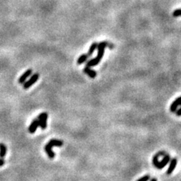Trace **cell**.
<instances>
[{
	"mask_svg": "<svg viewBox=\"0 0 181 181\" xmlns=\"http://www.w3.org/2000/svg\"><path fill=\"white\" fill-rule=\"evenodd\" d=\"M162 152H159L158 153V154H156L154 157H153V159H152V162L153 164H154L155 167L156 168H157L158 169H162L163 168H165V167L168 165V163H169L170 160H171V157L170 156L168 155H166L164 156L163 159L162 160L161 162H158V156L161 154Z\"/></svg>",
	"mask_w": 181,
	"mask_h": 181,
	"instance_id": "1",
	"label": "cell"
},
{
	"mask_svg": "<svg viewBox=\"0 0 181 181\" xmlns=\"http://www.w3.org/2000/svg\"><path fill=\"white\" fill-rule=\"evenodd\" d=\"M39 78V74L37 73L31 75L30 79H29V80H27V81H25L24 84H22L23 88L24 89H28L34 84V83H36L38 81Z\"/></svg>",
	"mask_w": 181,
	"mask_h": 181,
	"instance_id": "2",
	"label": "cell"
},
{
	"mask_svg": "<svg viewBox=\"0 0 181 181\" xmlns=\"http://www.w3.org/2000/svg\"><path fill=\"white\" fill-rule=\"evenodd\" d=\"M48 115L47 113L44 112L39 114L38 117V120L39 123V127L41 130H45L47 128V120H48Z\"/></svg>",
	"mask_w": 181,
	"mask_h": 181,
	"instance_id": "3",
	"label": "cell"
},
{
	"mask_svg": "<svg viewBox=\"0 0 181 181\" xmlns=\"http://www.w3.org/2000/svg\"><path fill=\"white\" fill-rule=\"evenodd\" d=\"M107 45V43L106 41H101L98 45H97V58L101 60L104 55V52H105V48Z\"/></svg>",
	"mask_w": 181,
	"mask_h": 181,
	"instance_id": "4",
	"label": "cell"
},
{
	"mask_svg": "<svg viewBox=\"0 0 181 181\" xmlns=\"http://www.w3.org/2000/svg\"><path fill=\"white\" fill-rule=\"evenodd\" d=\"M32 73H33V70L31 69H27V70L26 72H24L22 74V75L19 78L18 82L20 83V84H24V82L26 80V79H28L29 77H30V75H32Z\"/></svg>",
	"mask_w": 181,
	"mask_h": 181,
	"instance_id": "5",
	"label": "cell"
},
{
	"mask_svg": "<svg viewBox=\"0 0 181 181\" xmlns=\"http://www.w3.org/2000/svg\"><path fill=\"white\" fill-rule=\"evenodd\" d=\"M39 127V120L38 119H34L32 122V123L30 124V125L29 126V132L30 134H34L35 132L36 131V130L38 129V128Z\"/></svg>",
	"mask_w": 181,
	"mask_h": 181,
	"instance_id": "6",
	"label": "cell"
},
{
	"mask_svg": "<svg viewBox=\"0 0 181 181\" xmlns=\"http://www.w3.org/2000/svg\"><path fill=\"white\" fill-rule=\"evenodd\" d=\"M178 106H181V97H179L177 99H176L174 101L171 103V107H170L171 112V113H175Z\"/></svg>",
	"mask_w": 181,
	"mask_h": 181,
	"instance_id": "7",
	"label": "cell"
},
{
	"mask_svg": "<svg viewBox=\"0 0 181 181\" xmlns=\"http://www.w3.org/2000/svg\"><path fill=\"white\" fill-rule=\"evenodd\" d=\"M83 72L91 79H94L97 76V72L95 70H94V69H90V67L87 66L84 68V69H83Z\"/></svg>",
	"mask_w": 181,
	"mask_h": 181,
	"instance_id": "8",
	"label": "cell"
},
{
	"mask_svg": "<svg viewBox=\"0 0 181 181\" xmlns=\"http://www.w3.org/2000/svg\"><path fill=\"white\" fill-rule=\"evenodd\" d=\"M48 144L51 147H61L62 146L64 145V142L60 140H57V139H52V140H51L48 143Z\"/></svg>",
	"mask_w": 181,
	"mask_h": 181,
	"instance_id": "9",
	"label": "cell"
},
{
	"mask_svg": "<svg viewBox=\"0 0 181 181\" xmlns=\"http://www.w3.org/2000/svg\"><path fill=\"white\" fill-rule=\"evenodd\" d=\"M177 158H173V159L171 160V162H170V165H169V168H168V171H167V174H171V173L173 171V170L175 169L176 166H177Z\"/></svg>",
	"mask_w": 181,
	"mask_h": 181,
	"instance_id": "10",
	"label": "cell"
},
{
	"mask_svg": "<svg viewBox=\"0 0 181 181\" xmlns=\"http://www.w3.org/2000/svg\"><path fill=\"white\" fill-rule=\"evenodd\" d=\"M45 152H46V154L48 155V156L49 157V158L53 159L55 157V153L52 151V147H51L48 143L45 145Z\"/></svg>",
	"mask_w": 181,
	"mask_h": 181,
	"instance_id": "11",
	"label": "cell"
},
{
	"mask_svg": "<svg viewBox=\"0 0 181 181\" xmlns=\"http://www.w3.org/2000/svg\"><path fill=\"white\" fill-rule=\"evenodd\" d=\"M101 60H100L99 58H97V57L93 58V59H90V60H88L87 63H86V66H89V67H91V66H97V64H99V63L100 62Z\"/></svg>",
	"mask_w": 181,
	"mask_h": 181,
	"instance_id": "12",
	"label": "cell"
},
{
	"mask_svg": "<svg viewBox=\"0 0 181 181\" xmlns=\"http://www.w3.org/2000/svg\"><path fill=\"white\" fill-rule=\"evenodd\" d=\"M88 58H89V56L88 55V54H82L77 60V64L80 65V64H84L85 62H86L88 60Z\"/></svg>",
	"mask_w": 181,
	"mask_h": 181,
	"instance_id": "13",
	"label": "cell"
},
{
	"mask_svg": "<svg viewBox=\"0 0 181 181\" xmlns=\"http://www.w3.org/2000/svg\"><path fill=\"white\" fill-rule=\"evenodd\" d=\"M7 153V147L3 143H0V157L4 158Z\"/></svg>",
	"mask_w": 181,
	"mask_h": 181,
	"instance_id": "14",
	"label": "cell"
},
{
	"mask_svg": "<svg viewBox=\"0 0 181 181\" xmlns=\"http://www.w3.org/2000/svg\"><path fill=\"white\" fill-rule=\"evenodd\" d=\"M97 45H98V44H97V42H93L91 45H90V46L89 48V50L88 51V55L89 57L91 56V55L93 54V53L94 52V51L97 48Z\"/></svg>",
	"mask_w": 181,
	"mask_h": 181,
	"instance_id": "15",
	"label": "cell"
},
{
	"mask_svg": "<svg viewBox=\"0 0 181 181\" xmlns=\"http://www.w3.org/2000/svg\"><path fill=\"white\" fill-rule=\"evenodd\" d=\"M173 17H180L181 16V9H177L173 13Z\"/></svg>",
	"mask_w": 181,
	"mask_h": 181,
	"instance_id": "16",
	"label": "cell"
},
{
	"mask_svg": "<svg viewBox=\"0 0 181 181\" xmlns=\"http://www.w3.org/2000/svg\"><path fill=\"white\" fill-rule=\"evenodd\" d=\"M149 179H150L149 175H146V176H144V177H141L140 179H138L137 181H147Z\"/></svg>",
	"mask_w": 181,
	"mask_h": 181,
	"instance_id": "17",
	"label": "cell"
},
{
	"mask_svg": "<svg viewBox=\"0 0 181 181\" xmlns=\"http://www.w3.org/2000/svg\"><path fill=\"white\" fill-rule=\"evenodd\" d=\"M5 161L4 160V158H2V157H0V167L3 166L5 165Z\"/></svg>",
	"mask_w": 181,
	"mask_h": 181,
	"instance_id": "18",
	"label": "cell"
},
{
	"mask_svg": "<svg viewBox=\"0 0 181 181\" xmlns=\"http://www.w3.org/2000/svg\"><path fill=\"white\" fill-rule=\"evenodd\" d=\"M176 114L177 116H181V107L178 110H176Z\"/></svg>",
	"mask_w": 181,
	"mask_h": 181,
	"instance_id": "19",
	"label": "cell"
},
{
	"mask_svg": "<svg viewBox=\"0 0 181 181\" xmlns=\"http://www.w3.org/2000/svg\"><path fill=\"white\" fill-rule=\"evenodd\" d=\"M149 180H150L151 181H156V180H157L155 179V178H153V179H149Z\"/></svg>",
	"mask_w": 181,
	"mask_h": 181,
	"instance_id": "20",
	"label": "cell"
}]
</instances>
